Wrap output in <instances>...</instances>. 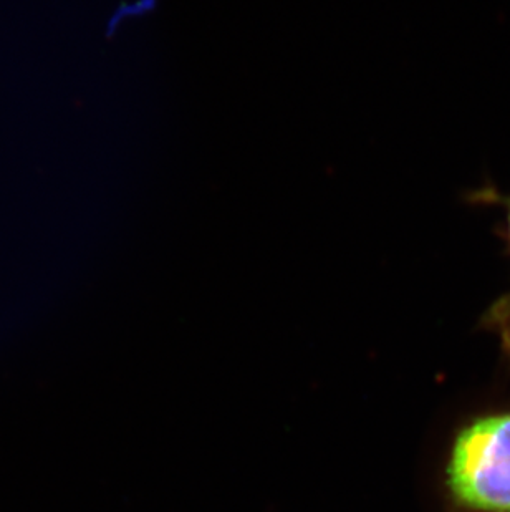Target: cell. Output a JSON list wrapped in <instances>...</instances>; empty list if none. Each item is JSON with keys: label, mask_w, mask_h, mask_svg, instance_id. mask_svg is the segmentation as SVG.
Returning a JSON list of instances; mask_svg holds the SVG:
<instances>
[{"label": "cell", "mask_w": 510, "mask_h": 512, "mask_svg": "<svg viewBox=\"0 0 510 512\" xmlns=\"http://www.w3.org/2000/svg\"><path fill=\"white\" fill-rule=\"evenodd\" d=\"M444 493L459 512H510V411L462 426L444 464Z\"/></svg>", "instance_id": "1"}, {"label": "cell", "mask_w": 510, "mask_h": 512, "mask_svg": "<svg viewBox=\"0 0 510 512\" xmlns=\"http://www.w3.org/2000/svg\"><path fill=\"white\" fill-rule=\"evenodd\" d=\"M471 203L484 204V206H496L502 211V232L501 236L507 244V251L510 256V194L501 193L492 186L477 189L474 193L469 194Z\"/></svg>", "instance_id": "2"}]
</instances>
